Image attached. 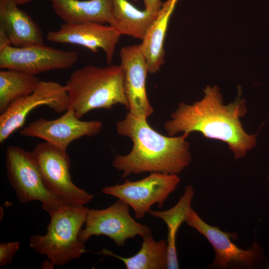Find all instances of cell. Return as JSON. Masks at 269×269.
Returning <instances> with one entry per match:
<instances>
[{
	"label": "cell",
	"mask_w": 269,
	"mask_h": 269,
	"mask_svg": "<svg viewBox=\"0 0 269 269\" xmlns=\"http://www.w3.org/2000/svg\"><path fill=\"white\" fill-rule=\"evenodd\" d=\"M200 101L188 105L183 103L171 115L164 127L170 136L182 132L188 135L201 133L207 138L223 141L228 144L235 157H244L256 144V135H250L243 129L240 118L247 112L245 101L240 98L224 105L216 87H207Z\"/></svg>",
	"instance_id": "obj_1"
},
{
	"label": "cell",
	"mask_w": 269,
	"mask_h": 269,
	"mask_svg": "<svg viewBox=\"0 0 269 269\" xmlns=\"http://www.w3.org/2000/svg\"><path fill=\"white\" fill-rule=\"evenodd\" d=\"M118 133L131 139L133 148L127 155L115 156L112 164L123 171V178L145 172L177 174L190 163L188 135H163L150 126L146 119L128 113L116 124Z\"/></svg>",
	"instance_id": "obj_2"
},
{
	"label": "cell",
	"mask_w": 269,
	"mask_h": 269,
	"mask_svg": "<svg viewBox=\"0 0 269 269\" xmlns=\"http://www.w3.org/2000/svg\"><path fill=\"white\" fill-rule=\"evenodd\" d=\"M124 78L121 65L102 67L88 65L77 69L65 85L67 109L72 110L80 119L93 110L109 109L117 104L124 105L129 110Z\"/></svg>",
	"instance_id": "obj_3"
},
{
	"label": "cell",
	"mask_w": 269,
	"mask_h": 269,
	"mask_svg": "<svg viewBox=\"0 0 269 269\" xmlns=\"http://www.w3.org/2000/svg\"><path fill=\"white\" fill-rule=\"evenodd\" d=\"M88 209L84 206L64 205L49 214L46 234L30 237L29 247L47 257L43 267L65 265L79 258L86 251L85 243L79 240L78 235Z\"/></svg>",
	"instance_id": "obj_4"
},
{
	"label": "cell",
	"mask_w": 269,
	"mask_h": 269,
	"mask_svg": "<svg viewBox=\"0 0 269 269\" xmlns=\"http://www.w3.org/2000/svg\"><path fill=\"white\" fill-rule=\"evenodd\" d=\"M5 163L9 184L20 203L38 201L49 215L65 205L45 186L32 151L9 145Z\"/></svg>",
	"instance_id": "obj_5"
},
{
	"label": "cell",
	"mask_w": 269,
	"mask_h": 269,
	"mask_svg": "<svg viewBox=\"0 0 269 269\" xmlns=\"http://www.w3.org/2000/svg\"><path fill=\"white\" fill-rule=\"evenodd\" d=\"M185 222L204 236L212 246L215 258L209 265L210 268L255 269L267 265L268 259L256 241L250 248H240L232 242L237 239L236 233L224 232L208 224L192 208L187 212Z\"/></svg>",
	"instance_id": "obj_6"
},
{
	"label": "cell",
	"mask_w": 269,
	"mask_h": 269,
	"mask_svg": "<svg viewBox=\"0 0 269 269\" xmlns=\"http://www.w3.org/2000/svg\"><path fill=\"white\" fill-rule=\"evenodd\" d=\"M46 187L65 205L84 206L93 195L77 187L70 173L71 161L66 151L44 142L32 151Z\"/></svg>",
	"instance_id": "obj_7"
},
{
	"label": "cell",
	"mask_w": 269,
	"mask_h": 269,
	"mask_svg": "<svg viewBox=\"0 0 269 269\" xmlns=\"http://www.w3.org/2000/svg\"><path fill=\"white\" fill-rule=\"evenodd\" d=\"M180 181L177 174L151 173L138 181L126 179L122 184L106 187L102 192L118 198L133 209L136 218H143L150 207L157 204L159 208L176 189Z\"/></svg>",
	"instance_id": "obj_8"
},
{
	"label": "cell",
	"mask_w": 269,
	"mask_h": 269,
	"mask_svg": "<svg viewBox=\"0 0 269 269\" xmlns=\"http://www.w3.org/2000/svg\"><path fill=\"white\" fill-rule=\"evenodd\" d=\"M130 206L119 200L102 209H89L85 228L79 232L78 238L85 243L93 236H106L119 247L127 240L136 236L141 237L151 233L149 227L137 222L130 214Z\"/></svg>",
	"instance_id": "obj_9"
},
{
	"label": "cell",
	"mask_w": 269,
	"mask_h": 269,
	"mask_svg": "<svg viewBox=\"0 0 269 269\" xmlns=\"http://www.w3.org/2000/svg\"><path fill=\"white\" fill-rule=\"evenodd\" d=\"M43 105L57 113L66 111L68 96L65 86L56 82L40 81L32 93L12 101L0 115V143L23 126L33 109Z\"/></svg>",
	"instance_id": "obj_10"
},
{
	"label": "cell",
	"mask_w": 269,
	"mask_h": 269,
	"mask_svg": "<svg viewBox=\"0 0 269 269\" xmlns=\"http://www.w3.org/2000/svg\"><path fill=\"white\" fill-rule=\"evenodd\" d=\"M78 53L44 44L8 46L0 51V68L35 75L51 70L71 67Z\"/></svg>",
	"instance_id": "obj_11"
},
{
	"label": "cell",
	"mask_w": 269,
	"mask_h": 269,
	"mask_svg": "<svg viewBox=\"0 0 269 269\" xmlns=\"http://www.w3.org/2000/svg\"><path fill=\"white\" fill-rule=\"evenodd\" d=\"M103 128L99 121H84L79 119L74 111L67 109L61 117L48 120L42 118L32 122L20 132L21 135L36 137L54 147L66 151L69 145L83 136L99 134Z\"/></svg>",
	"instance_id": "obj_12"
},
{
	"label": "cell",
	"mask_w": 269,
	"mask_h": 269,
	"mask_svg": "<svg viewBox=\"0 0 269 269\" xmlns=\"http://www.w3.org/2000/svg\"><path fill=\"white\" fill-rule=\"evenodd\" d=\"M97 22L64 23L57 31H49L47 40L54 43H70L87 48L93 52L104 50L107 63L113 60L121 34L110 25Z\"/></svg>",
	"instance_id": "obj_13"
},
{
	"label": "cell",
	"mask_w": 269,
	"mask_h": 269,
	"mask_svg": "<svg viewBox=\"0 0 269 269\" xmlns=\"http://www.w3.org/2000/svg\"><path fill=\"white\" fill-rule=\"evenodd\" d=\"M120 58V65L125 75L124 87L129 104V113L147 119L153 110L146 94V80L148 71L141 45L122 48Z\"/></svg>",
	"instance_id": "obj_14"
},
{
	"label": "cell",
	"mask_w": 269,
	"mask_h": 269,
	"mask_svg": "<svg viewBox=\"0 0 269 269\" xmlns=\"http://www.w3.org/2000/svg\"><path fill=\"white\" fill-rule=\"evenodd\" d=\"M15 0H0V26L6 31L11 44L16 47L43 44L40 28Z\"/></svg>",
	"instance_id": "obj_15"
},
{
	"label": "cell",
	"mask_w": 269,
	"mask_h": 269,
	"mask_svg": "<svg viewBox=\"0 0 269 269\" xmlns=\"http://www.w3.org/2000/svg\"><path fill=\"white\" fill-rule=\"evenodd\" d=\"M54 11L65 23H108L112 13V0H55Z\"/></svg>",
	"instance_id": "obj_16"
},
{
	"label": "cell",
	"mask_w": 269,
	"mask_h": 269,
	"mask_svg": "<svg viewBox=\"0 0 269 269\" xmlns=\"http://www.w3.org/2000/svg\"><path fill=\"white\" fill-rule=\"evenodd\" d=\"M178 0H166L140 44L148 73L157 72L164 62V41L168 21Z\"/></svg>",
	"instance_id": "obj_17"
},
{
	"label": "cell",
	"mask_w": 269,
	"mask_h": 269,
	"mask_svg": "<svg viewBox=\"0 0 269 269\" xmlns=\"http://www.w3.org/2000/svg\"><path fill=\"white\" fill-rule=\"evenodd\" d=\"M158 13L140 10L128 0H112V13L109 24L121 35L142 40Z\"/></svg>",
	"instance_id": "obj_18"
},
{
	"label": "cell",
	"mask_w": 269,
	"mask_h": 269,
	"mask_svg": "<svg viewBox=\"0 0 269 269\" xmlns=\"http://www.w3.org/2000/svg\"><path fill=\"white\" fill-rule=\"evenodd\" d=\"M195 193L192 186L186 187L183 195L170 209L163 211L150 210L148 213L162 220L168 228L167 239V269H179L176 252V236L181 225L185 222L187 212L191 208V202Z\"/></svg>",
	"instance_id": "obj_19"
},
{
	"label": "cell",
	"mask_w": 269,
	"mask_h": 269,
	"mask_svg": "<svg viewBox=\"0 0 269 269\" xmlns=\"http://www.w3.org/2000/svg\"><path fill=\"white\" fill-rule=\"evenodd\" d=\"M143 241L139 251L130 257H123L106 249L102 253L122 261L128 269H167V241H155L150 234L142 237Z\"/></svg>",
	"instance_id": "obj_20"
},
{
	"label": "cell",
	"mask_w": 269,
	"mask_h": 269,
	"mask_svg": "<svg viewBox=\"0 0 269 269\" xmlns=\"http://www.w3.org/2000/svg\"><path fill=\"white\" fill-rule=\"evenodd\" d=\"M34 75L2 69L0 71V114L17 98L32 93L40 82Z\"/></svg>",
	"instance_id": "obj_21"
},
{
	"label": "cell",
	"mask_w": 269,
	"mask_h": 269,
	"mask_svg": "<svg viewBox=\"0 0 269 269\" xmlns=\"http://www.w3.org/2000/svg\"><path fill=\"white\" fill-rule=\"evenodd\" d=\"M19 248L18 241L0 244V267L11 264Z\"/></svg>",
	"instance_id": "obj_22"
},
{
	"label": "cell",
	"mask_w": 269,
	"mask_h": 269,
	"mask_svg": "<svg viewBox=\"0 0 269 269\" xmlns=\"http://www.w3.org/2000/svg\"><path fill=\"white\" fill-rule=\"evenodd\" d=\"M145 9L154 13H157L163 5L160 0H143Z\"/></svg>",
	"instance_id": "obj_23"
},
{
	"label": "cell",
	"mask_w": 269,
	"mask_h": 269,
	"mask_svg": "<svg viewBox=\"0 0 269 269\" xmlns=\"http://www.w3.org/2000/svg\"><path fill=\"white\" fill-rule=\"evenodd\" d=\"M10 44L11 43L6 31L2 27L0 26V51Z\"/></svg>",
	"instance_id": "obj_24"
},
{
	"label": "cell",
	"mask_w": 269,
	"mask_h": 269,
	"mask_svg": "<svg viewBox=\"0 0 269 269\" xmlns=\"http://www.w3.org/2000/svg\"><path fill=\"white\" fill-rule=\"evenodd\" d=\"M32 0H15V2L17 5L24 4L32 1Z\"/></svg>",
	"instance_id": "obj_25"
},
{
	"label": "cell",
	"mask_w": 269,
	"mask_h": 269,
	"mask_svg": "<svg viewBox=\"0 0 269 269\" xmlns=\"http://www.w3.org/2000/svg\"><path fill=\"white\" fill-rule=\"evenodd\" d=\"M134 0V1H138V0Z\"/></svg>",
	"instance_id": "obj_26"
},
{
	"label": "cell",
	"mask_w": 269,
	"mask_h": 269,
	"mask_svg": "<svg viewBox=\"0 0 269 269\" xmlns=\"http://www.w3.org/2000/svg\"><path fill=\"white\" fill-rule=\"evenodd\" d=\"M54 0H51V2H52V1H54Z\"/></svg>",
	"instance_id": "obj_27"
}]
</instances>
